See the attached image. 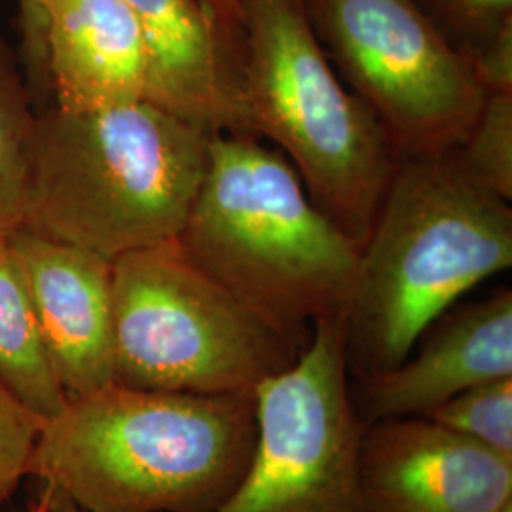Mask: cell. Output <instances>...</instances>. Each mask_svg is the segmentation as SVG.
<instances>
[{"mask_svg":"<svg viewBox=\"0 0 512 512\" xmlns=\"http://www.w3.org/2000/svg\"><path fill=\"white\" fill-rule=\"evenodd\" d=\"M255 395L110 384L42 421L29 476L82 512H213L253 458Z\"/></svg>","mask_w":512,"mask_h":512,"instance_id":"cell-1","label":"cell"},{"mask_svg":"<svg viewBox=\"0 0 512 512\" xmlns=\"http://www.w3.org/2000/svg\"><path fill=\"white\" fill-rule=\"evenodd\" d=\"M177 239L298 351L317 321L348 315L361 245L311 202L289 160L256 137L211 135L205 177Z\"/></svg>","mask_w":512,"mask_h":512,"instance_id":"cell-2","label":"cell"},{"mask_svg":"<svg viewBox=\"0 0 512 512\" xmlns=\"http://www.w3.org/2000/svg\"><path fill=\"white\" fill-rule=\"evenodd\" d=\"M511 266V202L473 181L454 152L399 158L361 247L346 315L349 380L401 365L435 319Z\"/></svg>","mask_w":512,"mask_h":512,"instance_id":"cell-3","label":"cell"},{"mask_svg":"<svg viewBox=\"0 0 512 512\" xmlns=\"http://www.w3.org/2000/svg\"><path fill=\"white\" fill-rule=\"evenodd\" d=\"M211 135L152 101L37 114L23 230L114 260L177 239Z\"/></svg>","mask_w":512,"mask_h":512,"instance_id":"cell-4","label":"cell"},{"mask_svg":"<svg viewBox=\"0 0 512 512\" xmlns=\"http://www.w3.org/2000/svg\"><path fill=\"white\" fill-rule=\"evenodd\" d=\"M236 95L243 133L274 143L311 202L363 247L399 154L334 71L302 0H241Z\"/></svg>","mask_w":512,"mask_h":512,"instance_id":"cell-5","label":"cell"},{"mask_svg":"<svg viewBox=\"0 0 512 512\" xmlns=\"http://www.w3.org/2000/svg\"><path fill=\"white\" fill-rule=\"evenodd\" d=\"M114 384L255 395L298 349L184 253L179 239L112 260Z\"/></svg>","mask_w":512,"mask_h":512,"instance_id":"cell-6","label":"cell"},{"mask_svg":"<svg viewBox=\"0 0 512 512\" xmlns=\"http://www.w3.org/2000/svg\"><path fill=\"white\" fill-rule=\"evenodd\" d=\"M334 71L382 124L399 158L458 148L486 93L471 63L412 0H302Z\"/></svg>","mask_w":512,"mask_h":512,"instance_id":"cell-7","label":"cell"},{"mask_svg":"<svg viewBox=\"0 0 512 512\" xmlns=\"http://www.w3.org/2000/svg\"><path fill=\"white\" fill-rule=\"evenodd\" d=\"M256 444L238 486L213 512H365L349 395L346 315L313 325L293 366L256 389Z\"/></svg>","mask_w":512,"mask_h":512,"instance_id":"cell-8","label":"cell"},{"mask_svg":"<svg viewBox=\"0 0 512 512\" xmlns=\"http://www.w3.org/2000/svg\"><path fill=\"white\" fill-rule=\"evenodd\" d=\"M359 484L365 512H499L512 461L429 418H393L365 425Z\"/></svg>","mask_w":512,"mask_h":512,"instance_id":"cell-9","label":"cell"},{"mask_svg":"<svg viewBox=\"0 0 512 512\" xmlns=\"http://www.w3.org/2000/svg\"><path fill=\"white\" fill-rule=\"evenodd\" d=\"M512 378V291L452 306L421 334L403 363L389 372L349 380L363 425L425 418L475 385Z\"/></svg>","mask_w":512,"mask_h":512,"instance_id":"cell-10","label":"cell"},{"mask_svg":"<svg viewBox=\"0 0 512 512\" xmlns=\"http://www.w3.org/2000/svg\"><path fill=\"white\" fill-rule=\"evenodd\" d=\"M8 243L65 393L114 384L112 260L23 228Z\"/></svg>","mask_w":512,"mask_h":512,"instance_id":"cell-11","label":"cell"},{"mask_svg":"<svg viewBox=\"0 0 512 512\" xmlns=\"http://www.w3.org/2000/svg\"><path fill=\"white\" fill-rule=\"evenodd\" d=\"M42 10L52 107L93 112L148 101L147 42L124 0H42Z\"/></svg>","mask_w":512,"mask_h":512,"instance_id":"cell-12","label":"cell"},{"mask_svg":"<svg viewBox=\"0 0 512 512\" xmlns=\"http://www.w3.org/2000/svg\"><path fill=\"white\" fill-rule=\"evenodd\" d=\"M147 42L148 101L207 135H245L239 118V52L200 0H124Z\"/></svg>","mask_w":512,"mask_h":512,"instance_id":"cell-13","label":"cell"},{"mask_svg":"<svg viewBox=\"0 0 512 512\" xmlns=\"http://www.w3.org/2000/svg\"><path fill=\"white\" fill-rule=\"evenodd\" d=\"M0 384L42 421L57 416L67 403L8 238H0Z\"/></svg>","mask_w":512,"mask_h":512,"instance_id":"cell-14","label":"cell"},{"mask_svg":"<svg viewBox=\"0 0 512 512\" xmlns=\"http://www.w3.org/2000/svg\"><path fill=\"white\" fill-rule=\"evenodd\" d=\"M35 124L29 82L0 37V238L23 228Z\"/></svg>","mask_w":512,"mask_h":512,"instance_id":"cell-15","label":"cell"},{"mask_svg":"<svg viewBox=\"0 0 512 512\" xmlns=\"http://www.w3.org/2000/svg\"><path fill=\"white\" fill-rule=\"evenodd\" d=\"M452 152L473 181L511 202L512 93H488L467 137Z\"/></svg>","mask_w":512,"mask_h":512,"instance_id":"cell-16","label":"cell"},{"mask_svg":"<svg viewBox=\"0 0 512 512\" xmlns=\"http://www.w3.org/2000/svg\"><path fill=\"white\" fill-rule=\"evenodd\" d=\"M425 418L512 461V378L461 391Z\"/></svg>","mask_w":512,"mask_h":512,"instance_id":"cell-17","label":"cell"},{"mask_svg":"<svg viewBox=\"0 0 512 512\" xmlns=\"http://www.w3.org/2000/svg\"><path fill=\"white\" fill-rule=\"evenodd\" d=\"M458 54L471 61L512 27V0H412Z\"/></svg>","mask_w":512,"mask_h":512,"instance_id":"cell-18","label":"cell"},{"mask_svg":"<svg viewBox=\"0 0 512 512\" xmlns=\"http://www.w3.org/2000/svg\"><path fill=\"white\" fill-rule=\"evenodd\" d=\"M42 420L0 384V507L29 476Z\"/></svg>","mask_w":512,"mask_h":512,"instance_id":"cell-19","label":"cell"},{"mask_svg":"<svg viewBox=\"0 0 512 512\" xmlns=\"http://www.w3.org/2000/svg\"><path fill=\"white\" fill-rule=\"evenodd\" d=\"M18 4L23 59H25V67L29 73V84L37 92H48L42 0H18Z\"/></svg>","mask_w":512,"mask_h":512,"instance_id":"cell-20","label":"cell"},{"mask_svg":"<svg viewBox=\"0 0 512 512\" xmlns=\"http://www.w3.org/2000/svg\"><path fill=\"white\" fill-rule=\"evenodd\" d=\"M469 63L486 95L512 93V27L484 46Z\"/></svg>","mask_w":512,"mask_h":512,"instance_id":"cell-21","label":"cell"},{"mask_svg":"<svg viewBox=\"0 0 512 512\" xmlns=\"http://www.w3.org/2000/svg\"><path fill=\"white\" fill-rule=\"evenodd\" d=\"M205 12L224 38L239 52L241 44V0H200Z\"/></svg>","mask_w":512,"mask_h":512,"instance_id":"cell-22","label":"cell"},{"mask_svg":"<svg viewBox=\"0 0 512 512\" xmlns=\"http://www.w3.org/2000/svg\"><path fill=\"white\" fill-rule=\"evenodd\" d=\"M42 488H46V490H48V494H50L52 512H82L78 507H76V505H74L73 501H71L69 497H65V495L55 492V490L48 488V486H42Z\"/></svg>","mask_w":512,"mask_h":512,"instance_id":"cell-23","label":"cell"},{"mask_svg":"<svg viewBox=\"0 0 512 512\" xmlns=\"http://www.w3.org/2000/svg\"><path fill=\"white\" fill-rule=\"evenodd\" d=\"M29 512H52V505H50V494L46 488H42V494L37 503L29 509Z\"/></svg>","mask_w":512,"mask_h":512,"instance_id":"cell-24","label":"cell"},{"mask_svg":"<svg viewBox=\"0 0 512 512\" xmlns=\"http://www.w3.org/2000/svg\"><path fill=\"white\" fill-rule=\"evenodd\" d=\"M499 512H512V501L509 503V505H505V507H503V509H501Z\"/></svg>","mask_w":512,"mask_h":512,"instance_id":"cell-25","label":"cell"}]
</instances>
